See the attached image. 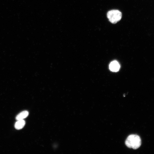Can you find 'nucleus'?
<instances>
[{"label": "nucleus", "instance_id": "nucleus-5", "mask_svg": "<svg viewBox=\"0 0 154 154\" xmlns=\"http://www.w3.org/2000/svg\"><path fill=\"white\" fill-rule=\"evenodd\" d=\"M29 114V112L27 111H22L17 115L16 117V119L17 120H23L27 117Z\"/></svg>", "mask_w": 154, "mask_h": 154}, {"label": "nucleus", "instance_id": "nucleus-4", "mask_svg": "<svg viewBox=\"0 0 154 154\" xmlns=\"http://www.w3.org/2000/svg\"><path fill=\"white\" fill-rule=\"evenodd\" d=\"M25 124V122L24 120H18L15 123V129L17 130H20L24 127Z\"/></svg>", "mask_w": 154, "mask_h": 154}, {"label": "nucleus", "instance_id": "nucleus-3", "mask_svg": "<svg viewBox=\"0 0 154 154\" xmlns=\"http://www.w3.org/2000/svg\"><path fill=\"white\" fill-rule=\"evenodd\" d=\"M109 68L110 70L113 72H117L119 70L120 65L117 61H113L110 64Z\"/></svg>", "mask_w": 154, "mask_h": 154}, {"label": "nucleus", "instance_id": "nucleus-2", "mask_svg": "<svg viewBox=\"0 0 154 154\" xmlns=\"http://www.w3.org/2000/svg\"><path fill=\"white\" fill-rule=\"evenodd\" d=\"M107 17L110 22L115 24L121 19L122 14L119 10H112L108 12Z\"/></svg>", "mask_w": 154, "mask_h": 154}, {"label": "nucleus", "instance_id": "nucleus-1", "mask_svg": "<svg viewBox=\"0 0 154 154\" xmlns=\"http://www.w3.org/2000/svg\"><path fill=\"white\" fill-rule=\"evenodd\" d=\"M126 145L128 148L137 149L139 148L141 145V140L140 137L137 135H131L128 137L125 141Z\"/></svg>", "mask_w": 154, "mask_h": 154}]
</instances>
